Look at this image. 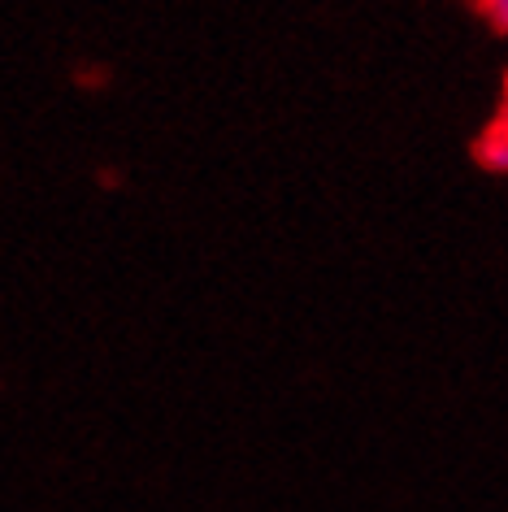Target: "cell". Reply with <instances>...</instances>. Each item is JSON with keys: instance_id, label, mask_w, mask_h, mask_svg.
<instances>
[{"instance_id": "cell-1", "label": "cell", "mask_w": 508, "mask_h": 512, "mask_svg": "<svg viewBox=\"0 0 508 512\" xmlns=\"http://www.w3.org/2000/svg\"><path fill=\"white\" fill-rule=\"evenodd\" d=\"M478 9H482V14H487L500 31H508V0H478Z\"/></svg>"}]
</instances>
